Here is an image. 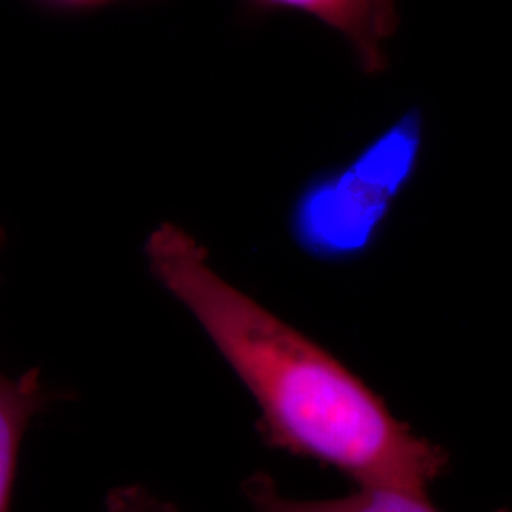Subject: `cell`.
Segmentation results:
<instances>
[{
    "label": "cell",
    "mask_w": 512,
    "mask_h": 512,
    "mask_svg": "<svg viewBox=\"0 0 512 512\" xmlns=\"http://www.w3.org/2000/svg\"><path fill=\"white\" fill-rule=\"evenodd\" d=\"M145 255L150 274L194 315L255 399L270 448L332 467L359 488L427 495L446 475L444 448L395 418L327 349L220 277L183 228L158 226Z\"/></svg>",
    "instance_id": "6da1fadb"
},
{
    "label": "cell",
    "mask_w": 512,
    "mask_h": 512,
    "mask_svg": "<svg viewBox=\"0 0 512 512\" xmlns=\"http://www.w3.org/2000/svg\"><path fill=\"white\" fill-rule=\"evenodd\" d=\"M410 120L372 143L353 164L313 179L293 209V234L315 258L342 262L363 255L416 158Z\"/></svg>",
    "instance_id": "7a4b0ae2"
},
{
    "label": "cell",
    "mask_w": 512,
    "mask_h": 512,
    "mask_svg": "<svg viewBox=\"0 0 512 512\" xmlns=\"http://www.w3.org/2000/svg\"><path fill=\"white\" fill-rule=\"evenodd\" d=\"M262 8L294 10L321 21L348 40L361 71L384 73L387 42L399 29L397 0H253Z\"/></svg>",
    "instance_id": "3957f363"
},
{
    "label": "cell",
    "mask_w": 512,
    "mask_h": 512,
    "mask_svg": "<svg viewBox=\"0 0 512 512\" xmlns=\"http://www.w3.org/2000/svg\"><path fill=\"white\" fill-rule=\"evenodd\" d=\"M243 494L253 512H440L431 507L427 495L384 488H359L336 499H293L281 494L274 478L266 473H256L245 480Z\"/></svg>",
    "instance_id": "277c9868"
},
{
    "label": "cell",
    "mask_w": 512,
    "mask_h": 512,
    "mask_svg": "<svg viewBox=\"0 0 512 512\" xmlns=\"http://www.w3.org/2000/svg\"><path fill=\"white\" fill-rule=\"evenodd\" d=\"M46 401L38 370L12 378L0 370V512H10L19 448Z\"/></svg>",
    "instance_id": "5b68a950"
},
{
    "label": "cell",
    "mask_w": 512,
    "mask_h": 512,
    "mask_svg": "<svg viewBox=\"0 0 512 512\" xmlns=\"http://www.w3.org/2000/svg\"><path fill=\"white\" fill-rule=\"evenodd\" d=\"M107 512H179L143 486H120L107 497Z\"/></svg>",
    "instance_id": "8992f818"
},
{
    "label": "cell",
    "mask_w": 512,
    "mask_h": 512,
    "mask_svg": "<svg viewBox=\"0 0 512 512\" xmlns=\"http://www.w3.org/2000/svg\"><path fill=\"white\" fill-rule=\"evenodd\" d=\"M57 2L73 4V6H82V4H93V2H97V0H57Z\"/></svg>",
    "instance_id": "52a82bcc"
},
{
    "label": "cell",
    "mask_w": 512,
    "mask_h": 512,
    "mask_svg": "<svg viewBox=\"0 0 512 512\" xmlns=\"http://www.w3.org/2000/svg\"><path fill=\"white\" fill-rule=\"evenodd\" d=\"M2 243H4V232L0 230V247H2Z\"/></svg>",
    "instance_id": "ba28073f"
}]
</instances>
